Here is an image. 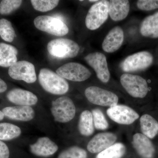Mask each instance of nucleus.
<instances>
[{
  "label": "nucleus",
  "instance_id": "nucleus-7",
  "mask_svg": "<svg viewBox=\"0 0 158 158\" xmlns=\"http://www.w3.org/2000/svg\"><path fill=\"white\" fill-rule=\"evenodd\" d=\"M85 94L88 101L93 104L112 107L118 104V97L115 93L96 86L86 88Z\"/></svg>",
  "mask_w": 158,
  "mask_h": 158
},
{
  "label": "nucleus",
  "instance_id": "nucleus-18",
  "mask_svg": "<svg viewBox=\"0 0 158 158\" xmlns=\"http://www.w3.org/2000/svg\"><path fill=\"white\" fill-rule=\"evenodd\" d=\"M132 144L139 156L143 158H152L155 148L149 138L140 133L135 134L133 137Z\"/></svg>",
  "mask_w": 158,
  "mask_h": 158
},
{
  "label": "nucleus",
  "instance_id": "nucleus-1",
  "mask_svg": "<svg viewBox=\"0 0 158 158\" xmlns=\"http://www.w3.org/2000/svg\"><path fill=\"white\" fill-rule=\"evenodd\" d=\"M38 79L42 88L52 94L62 95L69 89V85L65 79L48 69H40Z\"/></svg>",
  "mask_w": 158,
  "mask_h": 158
},
{
  "label": "nucleus",
  "instance_id": "nucleus-21",
  "mask_svg": "<svg viewBox=\"0 0 158 158\" xmlns=\"http://www.w3.org/2000/svg\"><path fill=\"white\" fill-rule=\"evenodd\" d=\"M18 50L13 46L0 43V66L11 67L17 61Z\"/></svg>",
  "mask_w": 158,
  "mask_h": 158
},
{
  "label": "nucleus",
  "instance_id": "nucleus-31",
  "mask_svg": "<svg viewBox=\"0 0 158 158\" xmlns=\"http://www.w3.org/2000/svg\"><path fill=\"white\" fill-rule=\"evenodd\" d=\"M137 6L139 9L143 11H151L158 9V0H139Z\"/></svg>",
  "mask_w": 158,
  "mask_h": 158
},
{
  "label": "nucleus",
  "instance_id": "nucleus-28",
  "mask_svg": "<svg viewBox=\"0 0 158 158\" xmlns=\"http://www.w3.org/2000/svg\"><path fill=\"white\" fill-rule=\"evenodd\" d=\"M87 152L85 149L73 146L60 153L58 158H87Z\"/></svg>",
  "mask_w": 158,
  "mask_h": 158
},
{
  "label": "nucleus",
  "instance_id": "nucleus-10",
  "mask_svg": "<svg viewBox=\"0 0 158 158\" xmlns=\"http://www.w3.org/2000/svg\"><path fill=\"white\" fill-rule=\"evenodd\" d=\"M8 73L11 78L32 84L37 81L35 66L27 61L17 62L9 67Z\"/></svg>",
  "mask_w": 158,
  "mask_h": 158
},
{
  "label": "nucleus",
  "instance_id": "nucleus-24",
  "mask_svg": "<svg viewBox=\"0 0 158 158\" xmlns=\"http://www.w3.org/2000/svg\"><path fill=\"white\" fill-rule=\"evenodd\" d=\"M21 130L15 125L8 123H0V141H9L19 137Z\"/></svg>",
  "mask_w": 158,
  "mask_h": 158
},
{
  "label": "nucleus",
  "instance_id": "nucleus-16",
  "mask_svg": "<svg viewBox=\"0 0 158 158\" xmlns=\"http://www.w3.org/2000/svg\"><path fill=\"white\" fill-rule=\"evenodd\" d=\"M5 116L12 119L20 121H29L35 117V111L31 106H16L6 107L2 110Z\"/></svg>",
  "mask_w": 158,
  "mask_h": 158
},
{
  "label": "nucleus",
  "instance_id": "nucleus-19",
  "mask_svg": "<svg viewBox=\"0 0 158 158\" xmlns=\"http://www.w3.org/2000/svg\"><path fill=\"white\" fill-rule=\"evenodd\" d=\"M109 2V15L111 19L114 21H118L127 17L130 9L128 1L111 0Z\"/></svg>",
  "mask_w": 158,
  "mask_h": 158
},
{
  "label": "nucleus",
  "instance_id": "nucleus-6",
  "mask_svg": "<svg viewBox=\"0 0 158 158\" xmlns=\"http://www.w3.org/2000/svg\"><path fill=\"white\" fill-rule=\"evenodd\" d=\"M120 83L127 93L133 97L143 98L148 93L147 81L139 76L123 74L120 77Z\"/></svg>",
  "mask_w": 158,
  "mask_h": 158
},
{
  "label": "nucleus",
  "instance_id": "nucleus-13",
  "mask_svg": "<svg viewBox=\"0 0 158 158\" xmlns=\"http://www.w3.org/2000/svg\"><path fill=\"white\" fill-rule=\"evenodd\" d=\"M116 139V136L113 133H99L89 141L87 149L92 153H99L114 144Z\"/></svg>",
  "mask_w": 158,
  "mask_h": 158
},
{
  "label": "nucleus",
  "instance_id": "nucleus-17",
  "mask_svg": "<svg viewBox=\"0 0 158 158\" xmlns=\"http://www.w3.org/2000/svg\"><path fill=\"white\" fill-rule=\"evenodd\" d=\"M30 151L34 155L47 157L53 155L58 151V145L48 137H41L30 146Z\"/></svg>",
  "mask_w": 158,
  "mask_h": 158
},
{
  "label": "nucleus",
  "instance_id": "nucleus-2",
  "mask_svg": "<svg viewBox=\"0 0 158 158\" xmlns=\"http://www.w3.org/2000/svg\"><path fill=\"white\" fill-rule=\"evenodd\" d=\"M48 51L51 56L59 59H68L76 57L80 51L79 46L71 40L59 38L48 43Z\"/></svg>",
  "mask_w": 158,
  "mask_h": 158
},
{
  "label": "nucleus",
  "instance_id": "nucleus-23",
  "mask_svg": "<svg viewBox=\"0 0 158 158\" xmlns=\"http://www.w3.org/2000/svg\"><path fill=\"white\" fill-rule=\"evenodd\" d=\"M78 129L83 136H90L94 132L93 116L89 110H85L81 113L79 120Z\"/></svg>",
  "mask_w": 158,
  "mask_h": 158
},
{
  "label": "nucleus",
  "instance_id": "nucleus-20",
  "mask_svg": "<svg viewBox=\"0 0 158 158\" xmlns=\"http://www.w3.org/2000/svg\"><path fill=\"white\" fill-rule=\"evenodd\" d=\"M140 31L144 37L158 38V11L143 20L140 26Z\"/></svg>",
  "mask_w": 158,
  "mask_h": 158
},
{
  "label": "nucleus",
  "instance_id": "nucleus-33",
  "mask_svg": "<svg viewBox=\"0 0 158 158\" xmlns=\"http://www.w3.org/2000/svg\"><path fill=\"white\" fill-rule=\"evenodd\" d=\"M7 89V85L6 82L0 78V93L5 92Z\"/></svg>",
  "mask_w": 158,
  "mask_h": 158
},
{
  "label": "nucleus",
  "instance_id": "nucleus-30",
  "mask_svg": "<svg viewBox=\"0 0 158 158\" xmlns=\"http://www.w3.org/2000/svg\"><path fill=\"white\" fill-rule=\"evenodd\" d=\"M93 116L94 127L99 130H105L109 127L107 120L101 110L99 109H94L91 112Z\"/></svg>",
  "mask_w": 158,
  "mask_h": 158
},
{
  "label": "nucleus",
  "instance_id": "nucleus-3",
  "mask_svg": "<svg viewBox=\"0 0 158 158\" xmlns=\"http://www.w3.org/2000/svg\"><path fill=\"white\" fill-rule=\"evenodd\" d=\"M51 111L55 121L65 123L73 119L76 110L71 99L62 96L52 102Z\"/></svg>",
  "mask_w": 158,
  "mask_h": 158
},
{
  "label": "nucleus",
  "instance_id": "nucleus-25",
  "mask_svg": "<svg viewBox=\"0 0 158 158\" xmlns=\"http://www.w3.org/2000/svg\"><path fill=\"white\" fill-rule=\"evenodd\" d=\"M125 146L121 143H115L99 153L96 158H121L126 152Z\"/></svg>",
  "mask_w": 158,
  "mask_h": 158
},
{
  "label": "nucleus",
  "instance_id": "nucleus-4",
  "mask_svg": "<svg viewBox=\"0 0 158 158\" xmlns=\"http://www.w3.org/2000/svg\"><path fill=\"white\" fill-rule=\"evenodd\" d=\"M110 2L100 1L90 7L85 19L86 27L94 31L99 28L107 19L109 14Z\"/></svg>",
  "mask_w": 158,
  "mask_h": 158
},
{
  "label": "nucleus",
  "instance_id": "nucleus-8",
  "mask_svg": "<svg viewBox=\"0 0 158 158\" xmlns=\"http://www.w3.org/2000/svg\"><path fill=\"white\" fill-rule=\"evenodd\" d=\"M153 58L147 51L140 52L128 56L121 64L122 70L126 72L144 70L152 64Z\"/></svg>",
  "mask_w": 158,
  "mask_h": 158
},
{
  "label": "nucleus",
  "instance_id": "nucleus-15",
  "mask_svg": "<svg viewBox=\"0 0 158 158\" xmlns=\"http://www.w3.org/2000/svg\"><path fill=\"white\" fill-rule=\"evenodd\" d=\"M124 40V33L120 27H115L105 37L102 48L106 52L113 53L121 47Z\"/></svg>",
  "mask_w": 158,
  "mask_h": 158
},
{
  "label": "nucleus",
  "instance_id": "nucleus-32",
  "mask_svg": "<svg viewBox=\"0 0 158 158\" xmlns=\"http://www.w3.org/2000/svg\"><path fill=\"white\" fill-rule=\"evenodd\" d=\"M10 152L8 146L4 142L0 141V158H9Z\"/></svg>",
  "mask_w": 158,
  "mask_h": 158
},
{
  "label": "nucleus",
  "instance_id": "nucleus-22",
  "mask_svg": "<svg viewBox=\"0 0 158 158\" xmlns=\"http://www.w3.org/2000/svg\"><path fill=\"white\" fill-rule=\"evenodd\" d=\"M140 127L142 134L149 139H153L158 133V122L148 114H144L140 119Z\"/></svg>",
  "mask_w": 158,
  "mask_h": 158
},
{
  "label": "nucleus",
  "instance_id": "nucleus-29",
  "mask_svg": "<svg viewBox=\"0 0 158 158\" xmlns=\"http://www.w3.org/2000/svg\"><path fill=\"white\" fill-rule=\"evenodd\" d=\"M22 1L20 0H3L0 3V14L9 15L20 7Z\"/></svg>",
  "mask_w": 158,
  "mask_h": 158
},
{
  "label": "nucleus",
  "instance_id": "nucleus-27",
  "mask_svg": "<svg viewBox=\"0 0 158 158\" xmlns=\"http://www.w3.org/2000/svg\"><path fill=\"white\" fill-rule=\"evenodd\" d=\"M59 1L58 0H32L31 3L34 9L41 12H47L56 8Z\"/></svg>",
  "mask_w": 158,
  "mask_h": 158
},
{
  "label": "nucleus",
  "instance_id": "nucleus-12",
  "mask_svg": "<svg viewBox=\"0 0 158 158\" xmlns=\"http://www.w3.org/2000/svg\"><path fill=\"white\" fill-rule=\"evenodd\" d=\"M107 114L113 121L123 125L132 124L139 117L135 111L124 105H117L109 108Z\"/></svg>",
  "mask_w": 158,
  "mask_h": 158
},
{
  "label": "nucleus",
  "instance_id": "nucleus-11",
  "mask_svg": "<svg viewBox=\"0 0 158 158\" xmlns=\"http://www.w3.org/2000/svg\"><path fill=\"white\" fill-rule=\"evenodd\" d=\"M85 59L95 71L97 77L100 81L104 83L109 82L110 74L106 58L103 54L99 52L91 53L86 56Z\"/></svg>",
  "mask_w": 158,
  "mask_h": 158
},
{
  "label": "nucleus",
  "instance_id": "nucleus-26",
  "mask_svg": "<svg viewBox=\"0 0 158 158\" xmlns=\"http://www.w3.org/2000/svg\"><path fill=\"white\" fill-rule=\"evenodd\" d=\"M0 36L9 42H12L15 37V31L11 23L5 19H0Z\"/></svg>",
  "mask_w": 158,
  "mask_h": 158
},
{
  "label": "nucleus",
  "instance_id": "nucleus-35",
  "mask_svg": "<svg viewBox=\"0 0 158 158\" xmlns=\"http://www.w3.org/2000/svg\"><path fill=\"white\" fill-rule=\"evenodd\" d=\"M89 2H99V1H96V0H94V1H89Z\"/></svg>",
  "mask_w": 158,
  "mask_h": 158
},
{
  "label": "nucleus",
  "instance_id": "nucleus-34",
  "mask_svg": "<svg viewBox=\"0 0 158 158\" xmlns=\"http://www.w3.org/2000/svg\"><path fill=\"white\" fill-rule=\"evenodd\" d=\"M4 117H5V115H4V113H3L2 111L0 110V121L3 120Z\"/></svg>",
  "mask_w": 158,
  "mask_h": 158
},
{
  "label": "nucleus",
  "instance_id": "nucleus-14",
  "mask_svg": "<svg viewBox=\"0 0 158 158\" xmlns=\"http://www.w3.org/2000/svg\"><path fill=\"white\" fill-rule=\"evenodd\" d=\"M9 101L19 106H31L38 102L37 96L28 90L15 88L10 90L6 95Z\"/></svg>",
  "mask_w": 158,
  "mask_h": 158
},
{
  "label": "nucleus",
  "instance_id": "nucleus-5",
  "mask_svg": "<svg viewBox=\"0 0 158 158\" xmlns=\"http://www.w3.org/2000/svg\"><path fill=\"white\" fill-rule=\"evenodd\" d=\"M35 27L40 31L56 36H63L69 32L67 25L61 20L48 15H40L34 19Z\"/></svg>",
  "mask_w": 158,
  "mask_h": 158
},
{
  "label": "nucleus",
  "instance_id": "nucleus-9",
  "mask_svg": "<svg viewBox=\"0 0 158 158\" xmlns=\"http://www.w3.org/2000/svg\"><path fill=\"white\" fill-rule=\"evenodd\" d=\"M56 73L63 78L75 82L84 81L91 74L88 68L77 62H69L62 65L57 69Z\"/></svg>",
  "mask_w": 158,
  "mask_h": 158
}]
</instances>
